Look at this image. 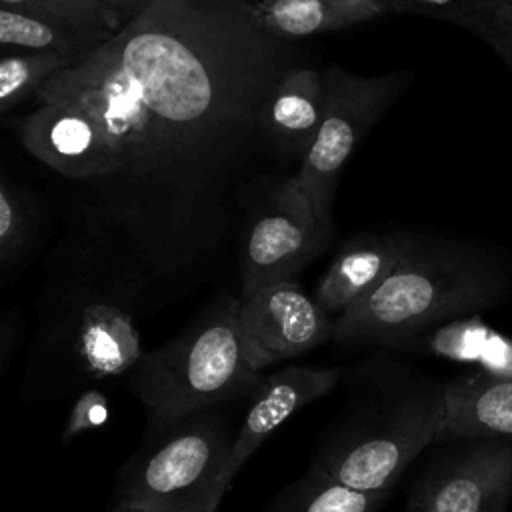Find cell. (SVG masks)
<instances>
[{
  "instance_id": "1",
  "label": "cell",
  "mask_w": 512,
  "mask_h": 512,
  "mask_svg": "<svg viewBox=\"0 0 512 512\" xmlns=\"http://www.w3.org/2000/svg\"><path fill=\"white\" fill-rule=\"evenodd\" d=\"M248 0H154L36 96L92 116L106 172L72 196L78 258L136 304L226 246L278 80L306 64Z\"/></svg>"
},
{
  "instance_id": "2",
  "label": "cell",
  "mask_w": 512,
  "mask_h": 512,
  "mask_svg": "<svg viewBox=\"0 0 512 512\" xmlns=\"http://www.w3.org/2000/svg\"><path fill=\"white\" fill-rule=\"evenodd\" d=\"M510 288L506 268L484 248L418 234L398 268L334 322L340 344H400L434 324L498 304Z\"/></svg>"
},
{
  "instance_id": "3",
  "label": "cell",
  "mask_w": 512,
  "mask_h": 512,
  "mask_svg": "<svg viewBox=\"0 0 512 512\" xmlns=\"http://www.w3.org/2000/svg\"><path fill=\"white\" fill-rule=\"evenodd\" d=\"M126 382L154 434L254 392L260 380L244 354L240 298L218 296L182 332L144 352Z\"/></svg>"
},
{
  "instance_id": "4",
  "label": "cell",
  "mask_w": 512,
  "mask_h": 512,
  "mask_svg": "<svg viewBox=\"0 0 512 512\" xmlns=\"http://www.w3.org/2000/svg\"><path fill=\"white\" fill-rule=\"evenodd\" d=\"M234 434L214 410L156 432L120 472L112 512H216Z\"/></svg>"
},
{
  "instance_id": "5",
  "label": "cell",
  "mask_w": 512,
  "mask_h": 512,
  "mask_svg": "<svg viewBox=\"0 0 512 512\" xmlns=\"http://www.w3.org/2000/svg\"><path fill=\"white\" fill-rule=\"evenodd\" d=\"M442 420L444 386L384 400L340 428L314 466L344 486L388 494L408 464L438 440Z\"/></svg>"
},
{
  "instance_id": "6",
  "label": "cell",
  "mask_w": 512,
  "mask_h": 512,
  "mask_svg": "<svg viewBox=\"0 0 512 512\" xmlns=\"http://www.w3.org/2000/svg\"><path fill=\"white\" fill-rule=\"evenodd\" d=\"M410 78L408 70L374 76L350 72L342 64H330L324 70V118L294 176L326 230L334 232V198L342 168L376 122L404 94Z\"/></svg>"
},
{
  "instance_id": "7",
  "label": "cell",
  "mask_w": 512,
  "mask_h": 512,
  "mask_svg": "<svg viewBox=\"0 0 512 512\" xmlns=\"http://www.w3.org/2000/svg\"><path fill=\"white\" fill-rule=\"evenodd\" d=\"M80 262L92 280H80V288L64 296V312L50 328L48 344L64 348V362L84 380L128 376L144 356L134 320L136 302Z\"/></svg>"
},
{
  "instance_id": "8",
  "label": "cell",
  "mask_w": 512,
  "mask_h": 512,
  "mask_svg": "<svg viewBox=\"0 0 512 512\" xmlns=\"http://www.w3.org/2000/svg\"><path fill=\"white\" fill-rule=\"evenodd\" d=\"M330 240L332 232L318 222L296 176H288L244 230L238 296L296 280Z\"/></svg>"
},
{
  "instance_id": "9",
  "label": "cell",
  "mask_w": 512,
  "mask_h": 512,
  "mask_svg": "<svg viewBox=\"0 0 512 512\" xmlns=\"http://www.w3.org/2000/svg\"><path fill=\"white\" fill-rule=\"evenodd\" d=\"M238 298L244 354L254 372L302 356L334 336L332 318L296 280Z\"/></svg>"
},
{
  "instance_id": "10",
  "label": "cell",
  "mask_w": 512,
  "mask_h": 512,
  "mask_svg": "<svg viewBox=\"0 0 512 512\" xmlns=\"http://www.w3.org/2000/svg\"><path fill=\"white\" fill-rule=\"evenodd\" d=\"M18 138L32 158L70 182L74 194L94 184L108 168L100 124L74 106L40 102L18 124Z\"/></svg>"
},
{
  "instance_id": "11",
  "label": "cell",
  "mask_w": 512,
  "mask_h": 512,
  "mask_svg": "<svg viewBox=\"0 0 512 512\" xmlns=\"http://www.w3.org/2000/svg\"><path fill=\"white\" fill-rule=\"evenodd\" d=\"M340 378L338 368L328 366H288L260 380L252 392V402L234 434L232 448L222 472V492L260 444L276 432L290 416L310 402L330 392Z\"/></svg>"
},
{
  "instance_id": "12",
  "label": "cell",
  "mask_w": 512,
  "mask_h": 512,
  "mask_svg": "<svg viewBox=\"0 0 512 512\" xmlns=\"http://www.w3.org/2000/svg\"><path fill=\"white\" fill-rule=\"evenodd\" d=\"M418 234L360 232L346 238L314 288V300L328 316L340 318L370 296L406 258Z\"/></svg>"
},
{
  "instance_id": "13",
  "label": "cell",
  "mask_w": 512,
  "mask_h": 512,
  "mask_svg": "<svg viewBox=\"0 0 512 512\" xmlns=\"http://www.w3.org/2000/svg\"><path fill=\"white\" fill-rule=\"evenodd\" d=\"M512 492V448L484 444L450 464L420 496L434 512H498Z\"/></svg>"
},
{
  "instance_id": "14",
  "label": "cell",
  "mask_w": 512,
  "mask_h": 512,
  "mask_svg": "<svg viewBox=\"0 0 512 512\" xmlns=\"http://www.w3.org/2000/svg\"><path fill=\"white\" fill-rule=\"evenodd\" d=\"M326 110L324 72L300 64L288 70L262 112V132L268 146L288 158H304L314 142Z\"/></svg>"
},
{
  "instance_id": "15",
  "label": "cell",
  "mask_w": 512,
  "mask_h": 512,
  "mask_svg": "<svg viewBox=\"0 0 512 512\" xmlns=\"http://www.w3.org/2000/svg\"><path fill=\"white\" fill-rule=\"evenodd\" d=\"M512 440V378L470 372L444 384V420L438 440Z\"/></svg>"
},
{
  "instance_id": "16",
  "label": "cell",
  "mask_w": 512,
  "mask_h": 512,
  "mask_svg": "<svg viewBox=\"0 0 512 512\" xmlns=\"http://www.w3.org/2000/svg\"><path fill=\"white\" fill-rule=\"evenodd\" d=\"M254 14L264 30L284 40L368 24L394 14L388 0H256Z\"/></svg>"
},
{
  "instance_id": "17",
  "label": "cell",
  "mask_w": 512,
  "mask_h": 512,
  "mask_svg": "<svg viewBox=\"0 0 512 512\" xmlns=\"http://www.w3.org/2000/svg\"><path fill=\"white\" fill-rule=\"evenodd\" d=\"M112 36V32L42 20L0 6V48L50 52L80 60Z\"/></svg>"
},
{
  "instance_id": "18",
  "label": "cell",
  "mask_w": 512,
  "mask_h": 512,
  "mask_svg": "<svg viewBox=\"0 0 512 512\" xmlns=\"http://www.w3.org/2000/svg\"><path fill=\"white\" fill-rule=\"evenodd\" d=\"M386 496L344 486L312 466L304 478L274 500L270 512H376Z\"/></svg>"
},
{
  "instance_id": "19",
  "label": "cell",
  "mask_w": 512,
  "mask_h": 512,
  "mask_svg": "<svg viewBox=\"0 0 512 512\" xmlns=\"http://www.w3.org/2000/svg\"><path fill=\"white\" fill-rule=\"evenodd\" d=\"M76 58L50 52L0 48V112L36 100L40 90Z\"/></svg>"
},
{
  "instance_id": "20",
  "label": "cell",
  "mask_w": 512,
  "mask_h": 512,
  "mask_svg": "<svg viewBox=\"0 0 512 512\" xmlns=\"http://www.w3.org/2000/svg\"><path fill=\"white\" fill-rule=\"evenodd\" d=\"M40 226V204L34 194L2 176L0 180V266L10 270L30 252Z\"/></svg>"
},
{
  "instance_id": "21",
  "label": "cell",
  "mask_w": 512,
  "mask_h": 512,
  "mask_svg": "<svg viewBox=\"0 0 512 512\" xmlns=\"http://www.w3.org/2000/svg\"><path fill=\"white\" fill-rule=\"evenodd\" d=\"M10 8L42 20L62 22L78 28H94L118 34L126 24L96 0H0Z\"/></svg>"
},
{
  "instance_id": "22",
  "label": "cell",
  "mask_w": 512,
  "mask_h": 512,
  "mask_svg": "<svg viewBox=\"0 0 512 512\" xmlns=\"http://www.w3.org/2000/svg\"><path fill=\"white\" fill-rule=\"evenodd\" d=\"M388 4L394 14L408 12L438 18L478 36L494 0H388Z\"/></svg>"
},
{
  "instance_id": "23",
  "label": "cell",
  "mask_w": 512,
  "mask_h": 512,
  "mask_svg": "<svg viewBox=\"0 0 512 512\" xmlns=\"http://www.w3.org/2000/svg\"><path fill=\"white\" fill-rule=\"evenodd\" d=\"M108 414H110V404H108V396L102 390L88 388L80 392L72 404L68 422L62 430V442L68 444L80 434L102 426L108 420Z\"/></svg>"
},
{
  "instance_id": "24",
  "label": "cell",
  "mask_w": 512,
  "mask_h": 512,
  "mask_svg": "<svg viewBox=\"0 0 512 512\" xmlns=\"http://www.w3.org/2000/svg\"><path fill=\"white\" fill-rule=\"evenodd\" d=\"M512 72V0H494L478 34Z\"/></svg>"
},
{
  "instance_id": "25",
  "label": "cell",
  "mask_w": 512,
  "mask_h": 512,
  "mask_svg": "<svg viewBox=\"0 0 512 512\" xmlns=\"http://www.w3.org/2000/svg\"><path fill=\"white\" fill-rule=\"evenodd\" d=\"M110 12H114L124 24L132 22L136 16H140L154 0H96Z\"/></svg>"
},
{
  "instance_id": "26",
  "label": "cell",
  "mask_w": 512,
  "mask_h": 512,
  "mask_svg": "<svg viewBox=\"0 0 512 512\" xmlns=\"http://www.w3.org/2000/svg\"><path fill=\"white\" fill-rule=\"evenodd\" d=\"M408 512H434V510L430 508V504H428L420 494H416V496L412 498L410 506H408Z\"/></svg>"
},
{
  "instance_id": "27",
  "label": "cell",
  "mask_w": 512,
  "mask_h": 512,
  "mask_svg": "<svg viewBox=\"0 0 512 512\" xmlns=\"http://www.w3.org/2000/svg\"><path fill=\"white\" fill-rule=\"evenodd\" d=\"M498 512H506V506H504V508H500V510H498Z\"/></svg>"
}]
</instances>
